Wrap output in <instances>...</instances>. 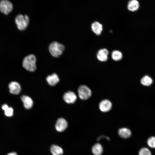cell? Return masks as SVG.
<instances>
[{
	"mask_svg": "<svg viewBox=\"0 0 155 155\" xmlns=\"http://www.w3.org/2000/svg\"><path fill=\"white\" fill-rule=\"evenodd\" d=\"M36 61L35 56L33 54L29 55L24 58L22 65L24 68L27 71L33 72L36 69Z\"/></svg>",
	"mask_w": 155,
	"mask_h": 155,
	"instance_id": "1",
	"label": "cell"
},
{
	"mask_svg": "<svg viewBox=\"0 0 155 155\" xmlns=\"http://www.w3.org/2000/svg\"><path fill=\"white\" fill-rule=\"evenodd\" d=\"M65 49L64 46L57 42L51 43L49 46V50L51 55L55 57H58L62 54Z\"/></svg>",
	"mask_w": 155,
	"mask_h": 155,
	"instance_id": "2",
	"label": "cell"
},
{
	"mask_svg": "<svg viewBox=\"0 0 155 155\" xmlns=\"http://www.w3.org/2000/svg\"><path fill=\"white\" fill-rule=\"evenodd\" d=\"M29 22V18L27 15L24 16L19 14L16 16L15 19V22L18 29L21 31L26 29Z\"/></svg>",
	"mask_w": 155,
	"mask_h": 155,
	"instance_id": "3",
	"label": "cell"
},
{
	"mask_svg": "<svg viewBox=\"0 0 155 155\" xmlns=\"http://www.w3.org/2000/svg\"><path fill=\"white\" fill-rule=\"evenodd\" d=\"M78 91L79 96L82 100H87L92 95V93L91 90L85 85L80 86L78 88Z\"/></svg>",
	"mask_w": 155,
	"mask_h": 155,
	"instance_id": "4",
	"label": "cell"
},
{
	"mask_svg": "<svg viewBox=\"0 0 155 155\" xmlns=\"http://www.w3.org/2000/svg\"><path fill=\"white\" fill-rule=\"evenodd\" d=\"M13 9V5L10 1L8 0H1L0 1V11L2 13L8 14Z\"/></svg>",
	"mask_w": 155,
	"mask_h": 155,
	"instance_id": "5",
	"label": "cell"
},
{
	"mask_svg": "<svg viewBox=\"0 0 155 155\" xmlns=\"http://www.w3.org/2000/svg\"><path fill=\"white\" fill-rule=\"evenodd\" d=\"M112 107L111 102L107 99L102 100L99 102V108L101 111L106 113L109 111Z\"/></svg>",
	"mask_w": 155,
	"mask_h": 155,
	"instance_id": "6",
	"label": "cell"
},
{
	"mask_svg": "<svg viewBox=\"0 0 155 155\" xmlns=\"http://www.w3.org/2000/svg\"><path fill=\"white\" fill-rule=\"evenodd\" d=\"M67 126L68 123L66 120L63 118H60L56 123L55 128L57 131L62 132L67 128Z\"/></svg>",
	"mask_w": 155,
	"mask_h": 155,
	"instance_id": "7",
	"label": "cell"
},
{
	"mask_svg": "<svg viewBox=\"0 0 155 155\" xmlns=\"http://www.w3.org/2000/svg\"><path fill=\"white\" fill-rule=\"evenodd\" d=\"M63 98L66 103L69 104H73L75 102L77 96L73 92L69 91L64 93Z\"/></svg>",
	"mask_w": 155,
	"mask_h": 155,
	"instance_id": "8",
	"label": "cell"
},
{
	"mask_svg": "<svg viewBox=\"0 0 155 155\" xmlns=\"http://www.w3.org/2000/svg\"><path fill=\"white\" fill-rule=\"evenodd\" d=\"M10 92L14 94H18L21 90V87L19 83L16 82H11L8 86Z\"/></svg>",
	"mask_w": 155,
	"mask_h": 155,
	"instance_id": "9",
	"label": "cell"
},
{
	"mask_svg": "<svg viewBox=\"0 0 155 155\" xmlns=\"http://www.w3.org/2000/svg\"><path fill=\"white\" fill-rule=\"evenodd\" d=\"M108 51L106 49H100L98 52L97 57L101 61H105L108 59Z\"/></svg>",
	"mask_w": 155,
	"mask_h": 155,
	"instance_id": "10",
	"label": "cell"
},
{
	"mask_svg": "<svg viewBox=\"0 0 155 155\" xmlns=\"http://www.w3.org/2000/svg\"><path fill=\"white\" fill-rule=\"evenodd\" d=\"M24 107L27 109L31 108L33 105V102L32 99L28 96L23 95L21 97Z\"/></svg>",
	"mask_w": 155,
	"mask_h": 155,
	"instance_id": "11",
	"label": "cell"
},
{
	"mask_svg": "<svg viewBox=\"0 0 155 155\" xmlns=\"http://www.w3.org/2000/svg\"><path fill=\"white\" fill-rule=\"evenodd\" d=\"M46 80L48 84L51 86H55L59 81L58 75L55 73L48 75Z\"/></svg>",
	"mask_w": 155,
	"mask_h": 155,
	"instance_id": "12",
	"label": "cell"
},
{
	"mask_svg": "<svg viewBox=\"0 0 155 155\" xmlns=\"http://www.w3.org/2000/svg\"><path fill=\"white\" fill-rule=\"evenodd\" d=\"M91 29L92 31L96 35H100L103 30L102 24L98 22H94L91 25Z\"/></svg>",
	"mask_w": 155,
	"mask_h": 155,
	"instance_id": "13",
	"label": "cell"
},
{
	"mask_svg": "<svg viewBox=\"0 0 155 155\" xmlns=\"http://www.w3.org/2000/svg\"><path fill=\"white\" fill-rule=\"evenodd\" d=\"M118 133L121 137L125 139L129 137L131 134V132L130 130L126 127H122L120 128L118 130Z\"/></svg>",
	"mask_w": 155,
	"mask_h": 155,
	"instance_id": "14",
	"label": "cell"
},
{
	"mask_svg": "<svg viewBox=\"0 0 155 155\" xmlns=\"http://www.w3.org/2000/svg\"><path fill=\"white\" fill-rule=\"evenodd\" d=\"M139 7V3L137 0H130L128 2L127 7L128 9L131 11L137 10Z\"/></svg>",
	"mask_w": 155,
	"mask_h": 155,
	"instance_id": "15",
	"label": "cell"
},
{
	"mask_svg": "<svg viewBox=\"0 0 155 155\" xmlns=\"http://www.w3.org/2000/svg\"><path fill=\"white\" fill-rule=\"evenodd\" d=\"M51 153L53 155H61L63 153L62 148L57 145H52L50 148Z\"/></svg>",
	"mask_w": 155,
	"mask_h": 155,
	"instance_id": "16",
	"label": "cell"
},
{
	"mask_svg": "<svg viewBox=\"0 0 155 155\" xmlns=\"http://www.w3.org/2000/svg\"><path fill=\"white\" fill-rule=\"evenodd\" d=\"M103 151L102 145L99 143H96L92 148V152L94 155H101Z\"/></svg>",
	"mask_w": 155,
	"mask_h": 155,
	"instance_id": "17",
	"label": "cell"
},
{
	"mask_svg": "<svg viewBox=\"0 0 155 155\" xmlns=\"http://www.w3.org/2000/svg\"><path fill=\"white\" fill-rule=\"evenodd\" d=\"M153 80L149 76L146 75L143 76L140 80L141 84L145 86H149L153 83Z\"/></svg>",
	"mask_w": 155,
	"mask_h": 155,
	"instance_id": "18",
	"label": "cell"
},
{
	"mask_svg": "<svg viewBox=\"0 0 155 155\" xmlns=\"http://www.w3.org/2000/svg\"><path fill=\"white\" fill-rule=\"evenodd\" d=\"M111 57L115 61H118L120 60L122 58L123 55L122 53L118 50H114L111 53Z\"/></svg>",
	"mask_w": 155,
	"mask_h": 155,
	"instance_id": "19",
	"label": "cell"
},
{
	"mask_svg": "<svg viewBox=\"0 0 155 155\" xmlns=\"http://www.w3.org/2000/svg\"><path fill=\"white\" fill-rule=\"evenodd\" d=\"M2 108L4 111L5 115L7 117L12 116L13 114V109L11 107H9L6 104H3Z\"/></svg>",
	"mask_w": 155,
	"mask_h": 155,
	"instance_id": "20",
	"label": "cell"
},
{
	"mask_svg": "<svg viewBox=\"0 0 155 155\" xmlns=\"http://www.w3.org/2000/svg\"><path fill=\"white\" fill-rule=\"evenodd\" d=\"M147 143L150 148H155V137L152 136L148 138Z\"/></svg>",
	"mask_w": 155,
	"mask_h": 155,
	"instance_id": "21",
	"label": "cell"
},
{
	"mask_svg": "<svg viewBox=\"0 0 155 155\" xmlns=\"http://www.w3.org/2000/svg\"><path fill=\"white\" fill-rule=\"evenodd\" d=\"M138 154L139 155H152L150 150L146 148L141 149L139 151Z\"/></svg>",
	"mask_w": 155,
	"mask_h": 155,
	"instance_id": "22",
	"label": "cell"
},
{
	"mask_svg": "<svg viewBox=\"0 0 155 155\" xmlns=\"http://www.w3.org/2000/svg\"><path fill=\"white\" fill-rule=\"evenodd\" d=\"M7 155H17V153L15 152L9 153Z\"/></svg>",
	"mask_w": 155,
	"mask_h": 155,
	"instance_id": "23",
	"label": "cell"
}]
</instances>
